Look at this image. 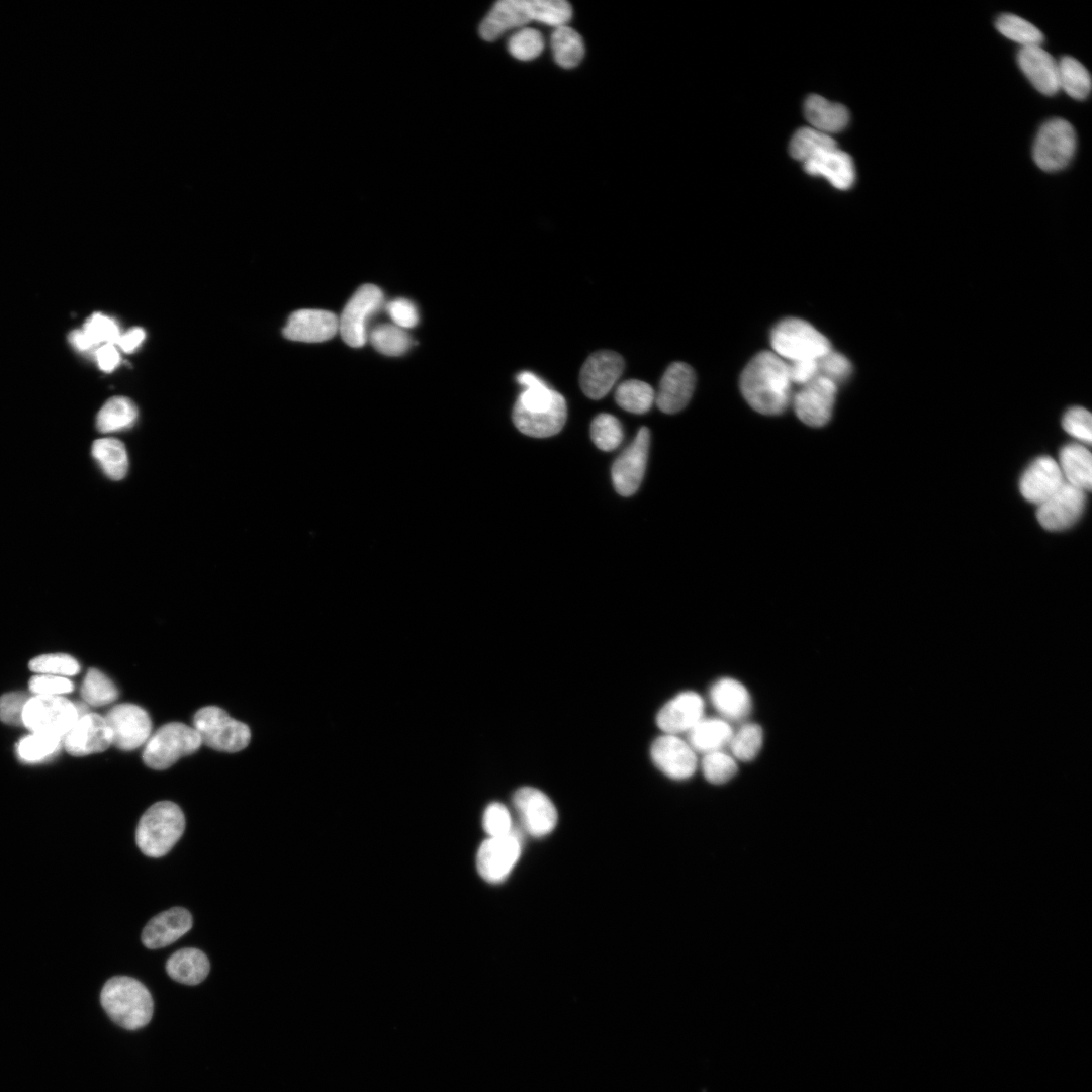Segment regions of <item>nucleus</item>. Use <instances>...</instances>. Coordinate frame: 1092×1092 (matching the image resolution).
Segmentation results:
<instances>
[{
	"label": "nucleus",
	"mask_w": 1092,
	"mask_h": 1092,
	"mask_svg": "<svg viewBox=\"0 0 1092 1092\" xmlns=\"http://www.w3.org/2000/svg\"><path fill=\"white\" fill-rule=\"evenodd\" d=\"M523 391L513 407V422L525 435L545 438L563 428L567 408L564 397L530 371L517 375Z\"/></svg>",
	"instance_id": "1"
},
{
	"label": "nucleus",
	"mask_w": 1092,
	"mask_h": 1092,
	"mask_svg": "<svg viewBox=\"0 0 1092 1092\" xmlns=\"http://www.w3.org/2000/svg\"><path fill=\"white\" fill-rule=\"evenodd\" d=\"M739 383L746 402L760 414L780 415L792 401L787 362L774 352L756 354L743 369Z\"/></svg>",
	"instance_id": "2"
},
{
	"label": "nucleus",
	"mask_w": 1092,
	"mask_h": 1092,
	"mask_svg": "<svg viewBox=\"0 0 1092 1092\" xmlns=\"http://www.w3.org/2000/svg\"><path fill=\"white\" fill-rule=\"evenodd\" d=\"M571 16L572 7L564 0H500L480 23L479 34L492 41L505 31L531 21L556 28L566 25Z\"/></svg>",
	"instance_id": "3"
},
{
	"label": "nucleus",
	"mask_w": 1092,
	"mask_h": 1092,
	"mask_svg": "<svg viewBox=\"0 0 1092 1092\" xmlns=\"http://www.w3.org/2000/svg\"><path fill=\"white\" fill-rule=\"evenodd\" d=\"M100 1002L107 1015L125 1029L144 1027L153 1016L151 993L145 985L130 977L109 979L101 990Z\"/></svg>",
	"instance_id": "4"
},
{
	"label": "nucleus",
	"mask_w": 1092,
	"mask_h": 1092,
	"mask_svg": "<svg viewBox=\"0 0 1092 1092\" xmlns=\"http://www.w3.org/2000/svg\"><path fill=\"white\" fill-rule=\"evenodd\" d=\"M185 817L171 801L153 804L142 815L135 832L136 845L150 857L167 854L184 832Z\"/></svg>",
	"instance_id": "5"
},
{
	"label": "nucleus",
	"mask_w": 1092,
	"mask_h": 1092,
	"mask_svg": "<svg viewBox=\"0 0 1092 1092\" xmlns=\"http://www.w3.org/2000/svg\"><path fill=\"white\" fill-rule=\"evenodd\" d=\"M772 352L786 362L815 359L829 352L831 344L810 323L798 317L780 321L770 332Z\"/></svg>",
	"instance_id": "6"
},
{
	"label": "nucleus",
	"mask_w": 1092,
	"mask_h": 1092,
	"mask_svg": "<svg viewBox=\"0 0 1092 1092\" xmlns=\"http://www.w3.org/2000/svg\"><path fill=\"white\" fill-rule=\"evenodd\" d=\"M201 744V738L193 727L171 722L150 736L143 751V761L151 768L166 769L179 758L197 751Z\"/></svg>",
	"instance_id": "7"
},
{
	"label": "nucleus",
	"mask_w": 1092,
	"mask_h": 1092,
	"mask_svg": "<svg viewBox=\"0 0 1092 1092\" xmlns=\"http://www.w3.org/2000/svg\"><path fill=\"white\" fill-rule=\"evenodd\" d=\"M193 728L199 734L203 744L224 752H237L244 749L251 738L250 729L246 724L230 717L224 710L215 706L198 710L194 715Z\"/></svg>",
	"instance_id": "8"
},
{
	"label": "nucleus",
	"mask_w": 1092,
	"mask_h": 1092,
	"mask_svg": "<svg viewBox=\"0 0 1092 1092\" xmlns=\"http://www.w3.org/2000/svg\"><path fill=\"white\" fill-rule=\"evenodd\" d=\"M384 294L378 286H360L339 317V332L344 342L354 348L362 347L368 339L370 320L384 309Z\"/></svg>",
	"instance_id": "9"
},
{
	"label": "nucleus",
	"mask_w": 1092,
	"mask_h": 1092,
	"mask_svg": "<svg viewBox=\"0 0 1092 1092\" xmlns=\"http://www.w3.org/2000/svg\"><path fill=\"white\" fill-rule=\"evenodd\" d=\"M1077 147L1073 125L1063 118H1052L1039 128L1032 148L1035 164L1043 171L1064 169L1072 160Z\"/></svg>",
	"instance_id": "10"
},
{
	"label": "nucleus",
	"mask_w": 1092,
	"mask_h": 1092,
	"mask_svg": "<svg viewBox=\"0 0 1092 1092\" xmlns=\"http://www.w3.org/2000/svg\"><path fill=\"white\" fill-rule=\"evenodd\" d=\"M79 718L77 706L61 696H34L25 705L23 725L32 731L62 737Z\"/></svg>",
	"instance_id": "11"
},
{
	"label": "nucleus",
	"mask_w": 1092,
	"mask_h": 1092,
	"mask_svg": "<svg viewBox=\"0 0 1092 1092\" xmlns=\"http://www.w3.org/2000/svg\"><path fill=\"white\" fill-rule=\"evenodd\" d=\"M513 805L523 828L534 837H543L553 831L558 814L551 799L534 787H522L513 796Z\"/></svg>",
	"instance_id": "12"
},
{
	"label": "nucleus",
	"mask_w": 1092,
	"mask_h": 1092,
	"mask_svg": "<svg viewBox=\"0 0 1092 1092\" xmlns=\"http://www.w3.org/2000/svg\"><path fill=\"white\" fill-rule=\"evenodd\" d=\"M104 718L111 731L112 744L121 750H133L146 744L151 736V718L138 705L114 706Z\"/></svg>",
	"instance_id": "13"
},
{
	"label": "nucleus",
	"mask_w": 1092,
	"mask_h": 1092,
	"mask_svg": "<svg viewBox=\"0 0 1092 1092\" xmlns=\"http://www.w3.org/2000/svg\"><path fill=\"white\" fill-rule=\"evenodd\" d=\"M837 393V384L822 376H817L800 387L792 396L797 417L811 427L826 425L832 416Z\"/></svg>",
	"instance_id": "14"
},
{
	"label": "nucleus",
	"mask_w": 1092,
	"mask_h": 1092,
	"mask_svg": "<svg viewBox=\"0 0 1092 1092\" xmlns=\"http://www.w3.org/2000/svg\"><path fill=\"white\" fill-rule=\"evenodd\" d=\"M521 851V839L515 831L505 836L487 837L477 852L479 875L490 883L504 881L518 862Z\"/></svg>",
	"instance_id": "15"
},
{
	"label": "nucleus",
	"mask_w": 1092,
	"mask_h": 1092,
	"mask_svg": "<svg viewBox=\"0 0 1092 1092\" xmlns=\"http://www.w3.org/2000/svg\"><path fill=\"white\" fill-rule=\"evenodd\" d=\"M649 444V430L642 427L633 442L615 460L611 474L619 494L630 496L639 488L646 469Z\"/></svg>",
	"instance_id": "16"
},
{
	"label": "nucleus",
	"mask_w": 1092,
	"mask_h": 1092,
	"mask_svg": "<svg viewBox=\"0 0 1092 1092\" xmlns=\"http://www.w3.org/2000/svg\"><path fill=\"white\" fill-rule=\"evenodd\" d=\"M654 765L670 779L691 778L697 768V754L687 740L678 735L662 734L650 746Z\"/></svg>",
	"instance_id": "17"
},
{
	"label": "nucleus",
	"mask_w": 1092,
	"mask_h": 1092,
	"mask_svg": "<svg viewBox=\"0 0 1092 1092\" xmlns=\"http://www.w3.org/2000/svg\"><path fill=\"white\" fill-rule=\"evenodd\" d=\"M624 369L622 356L611 350L593 353L583 363L579 384L583 393L592 399L604 397L615 385Z\"/></svg>",
	"instance_id": "18"
},
{
	"label": "nucleus",
	"mask_w": 1092,
	"mask_h": 1092,
	"mask_svg": "<svg viewBox=\"0 0 1092 1092\" xmlns=\"http://www.w3.org/2000/svg\"><path fill=\"white\" fill-rule=\"evenodd\" d=\"M1086 492L1067 482L1051 497L1038 505L1037 520L1049 531L1071 527L1083 513Z\"/></svg>",
	"instance_id": "19"
},
{
	"label": "nucleus",
	"mask_w": 1092,
	"mask_h": 1092,
	"mask_svg": "<svg viewBox=\"0 0 1092 1092\" xmlns=\"http://www.w3.org/2000/svg\"><path fill=\"white\" fill-rule=\"evenodd\" d=\"M65 748L74 756L104 751L112 744L111 731L104 717L86 713L63 736Z\"/></svg>",
	"instance_id": "20"
},
{
	"label": "nucleus",
	"mask_w": 1092,
	"mask_h": 1092,
	"mask_svg": "<svg viewBox=\"0 0 1092 1092\" xmlns=\"http://www.w3.org/2000/svg\"><path fill=\"white\" fill-rule=\"evenodd\" d=\"M702 697L691 691L682 692L666 702L656 715V724L664 734L688 733L704 718Z\"/></svg>",
	"instance_id": "21"
},
{
	"label": "nucleus",
	"mask_w": 1092,
	"mask_h": 1092,
	"mask_svg": "<svg viewBox=\"0 0 1092 1092\" xmlns=\"http://www.w3.org/2000/svg\"><path fill=\"white\" fill-rule=\"evenodd\" d=\"M339 332V317L328 310L299 309L291 313L283 329L285 338L305 343H320Z\"/></svg>",
	"instance_id": "22"
},
{
	"label": "nucleus",
	"mask_w": 1092,
	"mask_h": 1092,
	"mask_svg": "<svg viewBox=\"0 0 1092 1092\" xmlns=\"http://www.w3.org/2000/svg\"><path fill=\"white\" fill-rule=\"evenodd\" d=\"M695 383L696 376L691 366L682 362L672 363L665 370L655 393L656 405L666 414L681 411L693 395Z\"/></svg>",
	"instance_id": "23"
},
{
	"label": "nucleus",
	"mask_w": 1092,
	"mask_h": 1092,
	"mask_svg": "<svg viewBox=\"0 0 1092 1092\" xmlns=\"http://www.w3.org/2000/svg\"><path fill=\"white\" fill-rule=\"evenodd\" d=\"M1065 479L1058 462L1049 456L1035 459L1020 479V491L1025 499L1040 505L1064 484Z\"/></svg>",
	"instance_id": "24"
},
{
	"label": "nucleus",
	"mask_w": 1092,
	"mask_h": 1092,
	"mask_svg": "<svg viewBox=\"0 0 1092 1092\" xmlns=\"http://www.w3.org/2000/svg\"><path fill=\"white\" fill-rule=\"evenodd\" d=\"M192 916L182 907H173L154 916L142 932V942L150 949L165 947L187 933Z\"/></svg>",
	"instance_id": "25"
},
{
	"label": "nucleus",
	"mask_w": 1092,
	"mask_h": 1092,
	"mask_svg": "<svg viewBox=\"0 0 1092 1092\" xmlns=\"http://www.w3.org/2000/svg\"><path fill=\"white\" fill-rule=\"evenodd\" d=\"M806 173L824 176L836 188L849 189L855 180V169L851 157L836 147L819 151L803 162Z\"/></svg>",
	"instance_id": "26"
},
{
	"label": "nucleus",
	"mask_w": 1092,
	"mask_h": 1092,
	"mask_svg": "<svg viewBox=\"0 0 1092 1092\" xmlns=\"http://www.w3.org/2000/svg\"><path fill=\"white\" fill-rule=\"evenodd\" d=\"M1017 63L1033 87L1044 95H1054L1059 89L1058 62L1041 46L1021 48Z\"/></svg>",
	"instance_id": "27"
},
{
	"label": "nucleus",
	"mask_w": 1092,
	"mask_h": 1092,
	"mask_svg": "<svg viewBox=\"0 0 1092 1092\" xmlns=\"http://www.w3.org/2000/svg\"><path fill=\"white\" fill-rule=\"evenodd\" d=\"M710 700L715 709L726 719L739 721L751 710V698L747 689L733 678H721L710 689Z\"/></svg>",
	"instance_id": "28"
},
{
	"label": "nucleus",
	"mask_w": 1092,
	"mask_h": 1092,
	"mask_svg": "<svg viewBox=\"0 0 1092 1092\" xmlns=\"http://www.w3.org/2000/svg\"><path fill=\"white\" fill-rule=\"evenodd\" d=\"M1065 481L1077 488L1090 491L1092 484V458L1089 449L1082 444L1064 446L1057 461Z\"/></svg>",
	"instance_id": "29"
},
{
	"label": "nucleus",
	"mask_w": 1092,
	"mask_h": 1092,
	"mask_svg": "<svg viewBox=\"0 0 1092 1092\" xmlns=\"http://www.w3.org/2000/svg\"><path fill=\"white\" fill-rule=\"evenodd\" d=\"M804 114L814 129L826 134L842 130L849 121L845 106L815 94L805 100Z\"/></svg>",
	"instance_id": "30"
},
{
	"label": "nucleus",
	"mask_w": 1092,
	"mask_h": 1092,
	"mask_svg": "<svg viewBox=\"0 0 1092 1092\" xmlns=\"http://www.w3.org/2000/svg\"><path fill=\"white\" fill-rule=\"evenodd\" d=\"M733 733L726 720L704 717L687 733L686 740L696 753L707 754L722 751L728 746Z\"/></svg>",
	"instance_id": "31"
},
{
	"label": "nucleus",
	"mask_w": 1092,
	"mask_h": 1092,
	"mask_svg": "<svg viewBox=\"0 0 1092 1092\" xmlns=\"http://www.w3.org/2000/svg\"><path fill=\"white\" fill-rule=\"evenodd\" d=\"M210 964L200 949L181 948L174 952L166 963L168 975L175 981L186 985H197L208 975Z\"/></svg>",
	"instance_id": "32"
},
{
	"label": "nucleus",
	"mask_w": 1092,
	"mask_h": 1092,
	"mask_svg": "<svg viewBox=\"0 0 1092 1092\" xmlns=\"http://www.w3.org/2000/svg\"><path fill=\"white\" fill-rule=\"evenodd\" d=\"M91 454L104 474L120 480L128 471V455L124 444L114 438H101L93 442Z\"/></svg>",
	"instance_id": "33"
},
{
	"label": "nucleus",
	"mask_w": 1092,
	"mask_h": 1092,
	"mask_svg": "<svg viewBox=\"0 0 1092 1092\" xmlns=\"http://www.w3.org/2000/svg\"><path fill=\"white\" fill-rule=\"evenodd\" d=\"M136 419L138 407L134 402L125 396H114L99 410L96 427L101 433H112L132 427Z\"/></svg>",
	"instance_id": "34"
},
{
	"label": "nucleus",
	"mask_w": 1092,
	"mask_h": 1092,
	"mask_svg": "<svg viewBox=\"0 0 1092 1092\" xmlns=\"http://www.w3.org/2000/svg\"><path fill=\"white\" fill-rule=\"evenodd\" d=\"M1059 89L1076 100H1084L1091 91L1089 71L1078 60L1065 56L1058 62Z\"/></svg>",
	"instance_id": "35"
},
{
	"label": "nucleus",
	"mask_w": 1092,
	"mask_h": 1092,
	"mask_svg": "<svg viewBox=\"0 0 1092 1092\" xmlns=\"http://www.w3.org/2000/svg\"><path fill=\"white\" fill-rule=\"evenodd\" d=\"M551 48L555 62L564 69L576 67L584 56L581 36L567 25L554 29L551 35Z\"/></svg>",
	"instance_id": "36"
},
{
	"label": "nucleus",
	"mask_w": 1092,
	"mask_h": 1092,
	"mask_svg": "<svg viewBox=\"0 0 1092 1092\" xmlns=\"http://www.w3.org/2000/svg\"><path fill=\"white\" fill-rule=\"evenodd\" d=\"M615 400L627 412L647 413L655 402V392L648 383L629 379L620 383L615 391Z\"/></svg>",
	"instance_id": "37"
},
{
	"label": "nucleus",
	"mask_w": 1092,
	"mask_h": 1092,
	"mask_svg": "<svg viewBox=\"0 0 1092 1092\" xmlns=\"http://www.w3.org/2000/svg\"><path fill=\"white\" fill-rule=\"evenodd\" d=\"M368 340L379 353L386 356L402 355L412 345V339L406 331L392 323L375 326L368 333Z\"/></svg>",
	"instance_id": "38"
},
{
	"label": "nucleus",
	"mask_w": 1092,
	"mask_h": 1092,
	"mask_svg": "<svg viewBox=\"0 0 1092 1092\" xmlns=\"http://www.w3.org/2000/svg\"><path fill=\"white\" fill-rule=\"evenodd\" d=\"M997 30L1021 48L1041 46L1043 34L1032 23L1014 14H1002L996 20Z\"/></svg>",
	"instance_id": "39"
},
{
	"label": "nucleus",
	"mask_w": 1092,
	"mask_h": 1092,
	"mask_svg": "<svg viewBox=\"0 0 1092 1092\" xmlns=\"http://www.w3.org/2000/svg\"><path fill=\"white\" fill-rule=\"evenodd\" d=\"M836 146L829 134L812 127H802L792 136L789 152L795 160L805 162L819 151Z\"/></svg>",
	"instance_id": "40"
},
{
	"label": "nucleus",
	"mask_w": 1092,
	"mask_h": 1092,
	"mask_svg": "<svg viewBox=\"0 0 1092 1092\" xmlns=\"http://www.w3.org/2000/svg\"><path fill=\"white\" fill-rule=\"evenodd\" d=\"M81 695L87 704L103 706L115 701L118 691L104 673L96 668H90L84 677Z\"/></svg>",
	"instance_id": "41"
},
{
	"label": "nucleus",
	"mask_w": 1092,
	"mask_h": 1092,
	"mask_svg": "<svg viewBox=\"0 0 1092 1092\" xmlns=\"http://www.w3.org/2000/svg\"><path fill=\"white\" fill-rule=\"evenodd\" d=\"M762 740V728L755 723H746L733 733L728 746L734 758L749 761L760 751Z\"/></svg>",
	"instance_id": "42"
},
{
	"label": "nucleus",
	"mask_w": 1092,
	"mask_h": 1092,
	"mask_svg": "<svg viewBox=\"0 0 1092 1092\" xmlns=\"http://www.w3.org/2000/svg\"><path fill=\"white\" fill-rule=\"evenodd\" d=\"M590 436L595 445L603 451H612L623 440V428L619 420L613 415L603 413L598 415L590 425Z\"/></svg>",
	"instance_id": "43"
},
{
	"label": "nucleus",
	"mask_w": 1092,
	"mask_h": 1092,
	"mask_svg": "<svg viewBox=\"0 0 1092 1092\" xmlns=\"http://www.w3.org/2000/svg\"><path fill=\"white\" fill-rule=\"evenodd\" d=\"M62 741V737L32 733L18 743L17 753L23 761H41L54 754Z\"/></svg>",
	"instance_id": "44"
},
{
	"label": "nucleus",
	"mask_w": 1092,
	"mask_h": 1092,
	"mask_svg": "<svg viewBox=\"0 0 1092 1092\" xmlns=\"http://www.w3.org/2000/svg\"><path fill=\"white\" fill-rule=\"evenodd\" d=\"M92 349L104 344H116L121 332L115 321L101 313L92 314L81 329Z\"/></svg>",
	"instance_id": "45"
},
{
	"label": "nucleus",
	"mask_w": 1092,
	"mask_h": 1092,
	"mask_svg": "<svg viewBox=\"0 0 1092 1092\" xmlns=\"http://www.w3.org/2000/svg\"><path fill=\"white\" fill-rule=\"evenodd\" d=\"M543 49V36L539 30L534 28H522L508 40L510 54L520 61H530L537 58Z\"/></svg>",
	"instance_id": "46"
},
{
	"label": "nucleus",
	"mask_w": 1092,
	"mask_h": 1092,
	"mask_svg": "<svg viewBox=\"0 0 1092 1092\" xmlns=\"http://www.w3.org/2000/svg\"><path fill=\"white\" fill-rule=\"evenodd\" d=\"M701 767L706 780L714 785L728 782L737 772L734 757L723 750L704 754Z\"/></svg>",
	"instance_id": "47"
},
{
	"label": "nucleus",
	"mask_w": 1092,
	"mask_h": 1092,
	"mask_svg": "<svg viewBox=\"0 0 1092 1092\" xmlns=\"http://www.w3.org/2000/svg\"><path fill=\"white\" fill-rule=\"evenodd\" d=\"M29 668L39 674L69 676L79 672V663L72 656L62 653L43 654L29 662Z\"/></svg>",
	"instance_id": "48"
},
{
	"label": "nucleus",
	"mask_w": 1092,
	"mask_h": 1092,
	"mask_svg": "<svg viewBox=\"0 0 1092 1092\" xmlns=\"http://www.w3.org/2000/svg\"><path fill=\"white\" fill-rule=\"evenodd\" d=\"M482 825L488 837L505 836L514 832L509 809L502 803L489 804L484 810Z\"/></svg>",
	"instance_id": "49"
},
{
	"label": "nucleus",
	"mask_w": 1092,
	"mask_h": 1092,
	"mask_svg": "<svg viewBox=\"0 0 1092 1092\" xmlns=\"http://www.w3.org/2000/svg\"><path fill=\"white\" fill-rule=\"evenodd\" d=\"M818 375L838 384L846 380L851 373L850 361L841 353L832 349L818 360Z\"/></svg>",
	"instance_id": "50"
},
{
	"label": "nucleus",
	"mask_w": 1092,
	"mask_h": 1092,
	"mask_svg": "<svg viewBox=\"0 0 1092 1092\" xmlns=\"http://www.w3.org/2000/svg\"><path fill=\"white\" fill-rule=\"evenodd\" d=\"M1063 427L1068 434L1080 442L1086 445L1091 444L1092 418L1086 408L1080 406L1070 408L1063 418Z\"/></svg>",
	"instance_id": "51"
},
{
	"label": "nucleus",
	"mask_w": 1092,
	"mask_h": 1092,
	"mask_svg": "<svg viewBox=\"0 0 1092 1092\" xmlns=\"http://www.w3.org/2000/svg\"><path fill=\"white\" fill-rule=\"evenodd\" d=\"M30 698L23 692L3 695L0 698V720L11 726H22L24 708Z\"/></svg>",
	"instance_id": "52"
},
{
	"label": "nucleus",
	"mask_w": 1092,
	"mask_h": 1092,
	"mask_svg": "<svg viewBox=\"0 0 1092 1092\" xmlns=\"http://www.w3.org/2000/svg\"><path fill=\"white\" fill-rule=\"evenodd\" d=\"M392 324L401 329H411L419 323V311L413 301L407 298H395L384 305Z\"/></svg>",
	"instance_id": "53"
},
{
	"label": "nucleus",
	"mask_w": 1092,
	"mask_h": 1092,
	"mask_svg": "<svg viewBox=\"0 0 1092 1092\" xmlns=\"http://www.w3.org/2000/svg\"><path fill=\"white\" fill-rule=\"evenodd\" d=\"M29 689L36 696H59L72 692V682L63 676L39 674L30 678Z\"/></svg>",
	"instance_id": "54"
},
{
	"label": "nucleus",
	"mask_w": 1092,
	"mask_h": 1092,
	"mask_svg": "<svg viewBox=\"0 0 1092 1092\" xmlns=\"http://www.w3.org/2000/svg\"><path fill=\"white\" fill-rule=\"evenodd\" d=\"M787 365L792 384L800 387L818 376V362L815 359L790 361Z\"/></svg>",
	"instance_id": "55"
},
{
	"label": "nucleus",
	"mask_w": 1092,
	"mask_h": 1092,
	"mask_svg": "<svg viewBox=\"0 0 1092 1092\" xmlns=\"http://www.w3.org/2000/svg\"><path fill=\"white\" fill-rule=\"evenodd\" d=\"M95 357L99 368L105 372L114 370L120 362V355L114 344L99 346L95 350Z\"/></svg>",
	"instance_id": "56"
},
{
	"label": "nucleus",
	"mask_w": 1092,
	"mask_h": 1092,
	"mask_svg": "<svg viewBox=\"0 0 1092 1092\" xmlns=\"http://www.w3.org/2000/svg\"><path fill=\"white\" fill-rule=\"evenodd\" d=\"M145 336V331L142 328H132L120 334L115 346H118L125 353H132L141 346Z\"/></svg>",
	"instance_id": "57"
}]
</instances>
